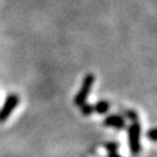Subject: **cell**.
Returning <instances> with one entry per match:
<instances>
[{"label": "cell", "instance_id": "1", "mask_svg": "<svg viewBox=\"0 0 157 157\" xmlns=\"http://www.w3.org/2000/svg\"><path fill=\"white\" fill-rule=\"evenodd\" d=\"M94 80L95 76L93 73H87L84 77L82 86H80V90L77 92V94L73 99V102H75L76 106L80 107L86 102V99H87V97H89L91 90H92V86L94 84Z\"/></svg>", "mask_w": 157, "mask_h": 157}, {"label": "cell", "instance_id": "2", "mask_svg": "<svg viewBox=\"0 0 157 157\" xmlns=\"http://www.w3.org/2000/svg\"><path fill=\"white\" fill-rule=\"evenodd\" d=\"M128 142L130 152L136 156L141 151V126L139 121H133L128 128Z\"/></svg>", "mask_w": 157, "mask_h": 157}, {"label": "cell", "instance_id": "3", "mask_svg": "<svg viewBox=\"0 0 157 157\" xmlns=\"http://www.w3.org/2000/svg\"><path fill=\"white\" fill-rule=\"evenodd\" d=\"M19 102H20V98L17 93H11V94L7 95L4 105L0 108V124L10 118L12 112L17 107Z\"/></svg>", "mask_w": 157, "mask_h": 157}, {"label": "cell", "instance_id": "4", "mask_svg": "<svg viewBox=\"0 0 157 157\" xmlns=\"http://www.w3.org/2000/svg\"><path fill=\"white\" fill-rule=\"evenodd\" d=\"M104 124L106 127H113V128L117 129H122L124 128L126 126V122H124V119L119 115V114H111L105 118L104 120Z\"/></svg>", "mask_w": 157, "mask_h": 157}, {"label": "cell", "instance_id": "5", "mask_svg": "<svg viewBox=\"0 0 157 157\" xmlns=\"http://www.w3.org/2000/svg\"><path fill=\"white\" fill-rule=\"evenodd\" d=\"M93 107H94V112H97L98 114H105L109 111L111 104L106 100H100L98 101Z\"/></svg>", "mask_w": 157, "mask_h": 157}, {"label": "cell", "instance_id": "6", "mask_svg": "<svg viewBox=\"0 0 157 157\" xmlns=\"http://www.w3.org/2000/svg\"><path fill=\"white\" fill-rule=\"evenodd\" d=\"M80 111L83 113V115L89 117V115H91L92 113L94 112V107L92 106V105H90V104H86V102H85L84 105L80 106Z\"/></svg>", "mask_w": 157, "mask_h": 157}, {"label": "cell", "instance_id": "7", "mask_svg": "<svg viewBox=\"0 0 157 157\" xmlns=\"http://www.w3.org/2000/svg\"><path fill=\"white\" fill-rule=\"evenodd\" d=\"M105 148H106V150L108 152L117 151V150L119 149V143L114 142V141H112V142H107V143H105Z\"/></svg>", "mask_w": 157, "mask_h": 157}, {"label": "cell", "instance_id": "8", "mask_svg": "<svg viewBox=\"0 0 157 157\" xmlns=\"http://www.w3.org/2000/svg\"><path fill=\"white\" fill-rule=\"evenodd\" d=\"M147 137L152 142H157V128H151L147 132Z\"/></svg>", "mask_w": 157, "mask_h": 157}, {"label": "cell", "instance_id": "9", "mask_svg": "<svg viewBox=\"0 0 157 157\" xmlns=\"http://www.w3.org/2000/svg\"><path fill=\"white\" fill-rule=\"evenodd\" d=\"M124 114H126V117H127V118L132 120V122H133V121H137V119H139L137 113L134 112V111H126Z\"/></svg>", "mask_w": 157, "mask_h": 157}, {"label": "cell", "instance_id": "10", "mask_svg": "<svg viewBox=\"0 0 157 157\" xmlns=\"http://www.w3.org/2000/svg\"><path fill=\"white\" fill-rule=\"evenodd\" d=\"M107 157H122V156H121V155H119L117 151H113V152H108Z\"/></svg>", "mask_w": 157, "mask_h": 157}]
</instances>
